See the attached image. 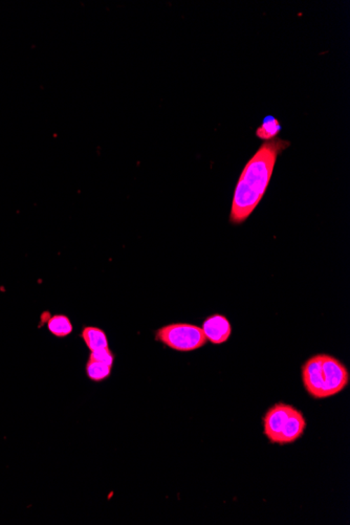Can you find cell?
Segmentation results:
<instances>
[{"mask_svg": "<svg viewBox=\"0 0 350 525\" xmlns=\"http://www.w3.org/2000/svg\"><path fill=\"white\" fill-rule=\"evenodd\" d=\"M290 146V142L275 138L265 142L248 161L241 172L233 197L230 222L241 225L256 209L271 182L278 155Z\"/></svg>", "mask_w": 350, "mask_h": 525, "instance_id": "obj_1", "label": "cell"}, {"mask_svg": "<svg viewBox=\"0 0 350 525\" xmlns=\"http://www.w3.org/2000/svg\"><path fill=\"white\" fill-rule=\"evenodd\" d=\"M156 339L177 352H193L207 343L201 327L188 323H175L158 329Z\"/></svg>", "mask_w": 350, "mask_h": 525, "instance_id": "obj_2", "label": "cell"}, {"mask_svg": "<svg viewBox=\"0 0 350 525\" xmlns=\"http://www.w3.org/2000/svg\"><path fill=\"white\" fill-rule=\"evenodd\" d=\"M323 399L334 397L344 390L349 382V373L345 365L334 357L322 354Z\"/></svg>", "mask_w": 350, "mask_h": 525, "instance_id": "obj_3", "label": "cell"}, {"mask_svg": "<svg viewBox=\"0 0 350 525\" xmlns=\"http://www.w3.org/2000/svg\"><path fill=\"white\" fill-rule=\"evenodd\" d=\"M294 408L288 404L278 403L267 410L263 418V432L271 444L279 445L282 431Z\"/></svg>", "mask_w": 350, "mask_h": 525, "instance_id": "obj_4", "label": "cell"}, {"mask_svg": "<svg viewBox=\"0 0 350 525\" xmlns=\"http://www.w3.org/2000/svg\"><path fill=\"white\" fill-rule=\"evenodd\" d=\"M302 380L305 390L314 399H323V373L322 354L309 359L302 367Z\"/></svg>", "mask_w": 350, "mask_h": 525, "instance_id": "obj_5", "label": "cell"}, {"mask_svg": "<svg viewBox=\"0 0 350 525\" xmlns=\"http://www.w3.org/2000/svg\"><path fill=\"white\" fill-rule=\"evenodd\" d=\"M203 335H205L207 341L211 342L212 344L224 343L228 341L232 333V327L230 322L226 317L222 314H213L206 319L203 327Z\"/></svg>", "mask_w": 350, "mask_h": 525, "instance_id": "obj_6", "label": "cell"}, {"mask_svg": "<svg viewBox=\"0 0 350 525\" xmlns=\"http://www.w3.org/2000/svg\"><path fill=\"white\" fill-rule=\"evenodd\" d=\"M305 428H307V420H305L304 416L302 412L294 408L282 431L279 445H288V444L298 441L304 434Z\"/></svg>", "mask_w": 350, "mask_h": 525, "instance_id": "obj_7", "label": "cell"}, {"mask_svg": "<svg viewBox=\"0 0 350 525\" xmlns=\"http://www.w3.org/2000/svg\"><path fill=\"white\" fill-rule=\"evenodd\" d=\"M81 337L90 352L109 347L107 335L103 329L95 326L84 327Z\"/></svg>", "mask_w": 350, "mask_h": 525, "instance_id": "obj_8", "label": "cell"}, {"mask_svg": "<svg viewBox=\"0 0 350 525\" xmlns=\"http://www.w3.org/2000/svg\"><path fill=\"white\" fill-rule=\"evenodd\" d=\"M48 328L55 337L65 338L73 333L74 327L69 317L56 314L48 321Z\"/></svg>", "mask_w": 350, "mask_h": 525, "instance_id": "obj_9", "label": "cell"}, {"mask_svg": "<svg viewBox=\"0 0 350 525\" xmlns=\"http://www.w3.org/2000/svg\"><path fill=\"white\" fill-rule=\"evenodd\" d=\"M280 131H281V125H280L279 121L274 117L267 116L263 120L262 126L258 127L257 131H256V135L260 139L271 141V140L277 138Z\"/></svg>", "mask_w": 350, "mask_h": 525, "instance_id": "obj_10", "label": "cell"}, {"mask_svg": "<svg viewBox=\"0 0 350 525\" xmlns=\"http://www.w3.org/2000/svg\"><path fill=\"white\" fill-rule=\"evenodd\" d=\"M112 367L109 365L104 364V363L88 359V364H86V375H88L89 380H93V382H102V380L109 378L110 373H112Z\"/></svg>", "mask_w": 350, "mask_h": 525, "instance_id": "obj_11", "label": "cell"}, {"mask_svg": "<svg viewBox=\"0 0 350 525\" xmlns=\"http://www.w3.org/2000/svg\"><path fill=\"white\" fill-rule=\"evenodd\" d=\"M89 359L93 361H97V362L104 363V364L109 365L112 366L114 362V356L112 354V350L109 347L102 348V350H93L90 352V356Z\"/></svg>", "mask_w": 350, "mask_h": 525, "instance_id": "obj_12", "label": "cell"}]
</instances>
